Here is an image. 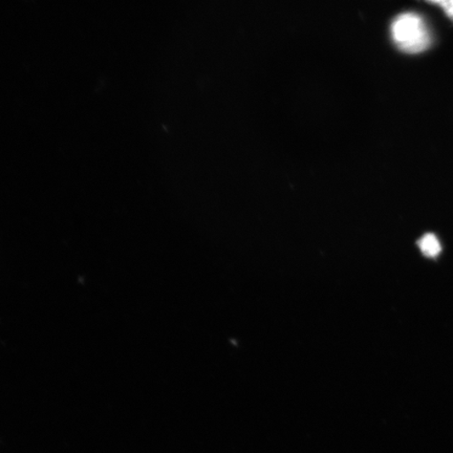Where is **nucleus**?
<instances>
[{"label":"nucleus","instance_id":"obj_1","mask_svg":"<svg viewBox=\"0 0 453 453\" xmlns=\"http://www.w3.org/2000/svg\"><path fill=\"white\" fill-rule=\"evenodd\" d=\"M392 36L395 43L405 53H421L432 44V34L426 22L416 13L395 17L392 25Z\"/></svg>","mask_w":453,"mask_h":453},{"label":"nucleus","instance_id":"obj_2","mask_svg":"<svg viewBox=\"0 0 453 453\" xmlns=\"http://www.w3.org/2000/svg\"><path fill=\"white\" fill-rule=\"evenodd\" d=\"M421 251L428 257H435L441 252L440 242L434 234H426L418 242Z\"/></svg>","mask_w":453,"mask_h":453},{"label":"nucleus","instance_id":"obj_3","mask_svg":"<svg viewBox=\"0 0 453 453\" xmlns=\"http://www.w3.org/2000/svg\"><path fill=\"white\" fill-rule=\"evenodd\" d=\"M430 4H438L447 16L453 20V0H441V2H430Z\"/></svg>","mask_w":453,"mask_h":453}]
</instances>
